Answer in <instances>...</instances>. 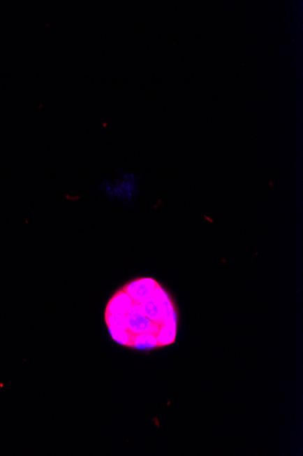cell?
<instances>
[{"instance_id": "7a4b0ae2", "label": "cell", "mask_w": 303, "mask_h": 456, "mask_svg": "<svg viewBox=\"0 0 303 456\" xmlns=\"http://www.w3.org/2000/svg\"><path fill=\"white\" fill-rule=\"evenodd\" d=\"M105 190L108 195L130 200L138 194V180L135 175L125 174L114 183L105 184Z\"/></svg>"}, {"instance_id": "6da1fadb", "label": "cell", "mask_w": 303, "mask_h": 456, "mask_svg": "<svg viewBox=\"0 0 303 456\" xmlns=\"http://www.w3.org/2000/svg\"><path fill=\"white\" fill-rule=\"evenodd\" d=\"M178 314L171 296L153 278L130 280L112 296L105 321L114 342L151 351L174 343Z\"/></svg>"}]
</instances>
